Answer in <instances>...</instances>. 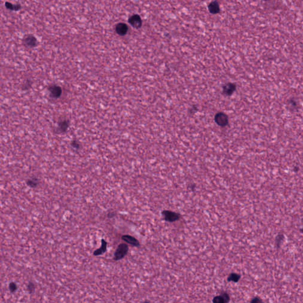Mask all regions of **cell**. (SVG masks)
<instances>
[{
  "mask_svg": "<svg viewBox=\"0 0 303 303\" xmlns=\"http://www.w3.org/2000/svg\"><path fill=\"white\" fill-rule=\"evenodd\" d=\"M129 251L128 246L125 243H121L119 245L114 253V259L115 261H118L123 259L127 253Z\"/></svg>",
  "mask_w": 303,
  "mask_h": 303,
  "instance_id": "cell-1",
  "label": "cell"
},
{
  "mask_svg": "<svg viewBox=\"0 0 303 303\" xmlns=\"http://www.w3.org/2000/svg\"><path fill=\"white\" fill-rule=\"evenodd\" d=\"M164 219L169 222H173L180 218V215L176 213L171 211H164L162 212Z\"/></svg>",
  "mask_w": 303,
  "mask_h": 303,
  "instance_id": "cell-2",
  "label": "cell"
},
{
  "mask_svg": "<svg viewBox=\"0 0 303 303\" xmlns=\"http://www.w3.org/2000/svg\"><path fill=\"white\" fill-rule=\"evenodd\" d=\"M23 43L27 47H34L37 45V39L34 36L28 34L24 37Z\"/></svg>",
  "mask_w": 303,
  "mask_h": 303,
  "instance_id": "cell-3",
  "label": "cell"
},
{
  "mask_svg": "<svg viewBox=\"0 0 303 303\" xmlns=\"http://www.w3.org/2000/svg\"><path fill=\"white\" fill-rule=\"evenodd\" d=\"M129 23L131 26L136 29H139L142 24L141 17L137 14H134L131 16L129 19Z\"/></svg>",
  "mask_w": 303,
  "mask_h": 303,
  "instance_id": "cell-4",
  "label": "cell"
},
{
  "mask_svg": "<svg viewBox=\"0 0 303 303\" xmlns=\"http://www.w3.org/2000/svg\"><path fill=\"white\" fill-rule=\"evenodd\" d=\"M215 120L216 123L221 126H225L228 123L227 116L223 113H219L217 114L215 117Z\"/></svg>",
  "mask_w": 303,
  "mask_h": 303,
  "instance_id": "cell-5",
  "label": "cell"
},
{
  "mask_svg": "<svg viewBox=\"0 0 303 303\" xmlns=\"http://www.w3.org/2000/svg\"><path fill=\"white\" fill-rule=\"evenodd\" d=\"M128 30H129V28H128L127 25L123 23H120L117 24L116 27V33L121 36H123L126 35L128 32Z\"/></svg>",
  "mask_w": 303,
  "mask_h": 303,
  "instance_id": "cell-6",
  "label": "cell"
},
{
  "mask_svg": "<svg viewBox=\"0 0 303 303\" xmlns=\"http://www.w3.org/2000/svg\"><path fill=\"white\" fill-rule=\"evenodd\" d=\"M51 96L53 98H58L62 94V89L57 85H52L49 88Z\"/></svg>",
  "mask_w": 303,
  "mask_h": 303,
  "instance_id": "cell-7",
  "label": "cell"
},
{
  "mask_svg": "<svg viewBox=\"0 0 303 303\" xmlns=\"http://www.w3.org/2000/svg\"><path fill=\"white\" fill-rule=\"evenodd\" d=\"M122 240H123L124 241H125L126 242L133 245V246H139V241L136 239L134 238V237L131 236H129V235H124L122 236L121 238Z\"/></svg>",
  "mask_w": 303,
  "mask_h": 303,
  "instance_id": "cell-8",
  "label": "cell"
},
{
  "mask_svg": "<svg viewBox=\"0 0 303 303\" xmlns=\"http://www.w3.org/2000/svg\"><path fill=\"white\" fill-rule=\"evenodd\" d=\"M107 243L106 241L104 239H102L101 248L97 249L96 251H95L93 253V255L94 256H98V255H101L103 254L104 253H105L107 251Z\"/></svg>",
  "mask_w": 303,
  "mask_h": 303,
  "instance_id": "cell-9",
  "label": "cell"
},
{
  "mask_svg": "<svg viewBox=\"0 0 303 303\" xmlns=\"http://www.w3.org/2000/svg\"><path fill=\"white\" fill-rule=\"evenodd\" d=\"M208 10L211 13L217 14L220 11L219 4L216 1H213L209 4Z\"/></svg>",
  "mask_w": 303,
  "mask_h": 303,
  "instance_id": "cell-10",
  "label": "cell"
},
{
  "mask_svg": "<svg viewBox=\"0 0 303 303\" xmlns=\"http://www.w3.org/2000/svg\"><path fill=\"white\" fill-rule=\"evenodd\" d=\"M236 87L233 84H228L223 88V93L227 95H231L235 90Z\"/></svg>",
  "mask_w": 303,
  "mask_h": 303,
  "instance_id": "cell-11",
  "label": "cell"
},
{
  "mask_svg": "<svg viewBox=\"0 0 303 303\" xmlns=\"http://www.w3.org/2000/svg\"><path fill=\"white\" fill-rule=\"evenodd\" d=\"M229 301V296L227 294H223L222 295L215 297L213 299L214 302H227Z\"/></svg>",
  "mask_w": 303,
  "mask_h": 303,
  "instance_id": "cell-12",
  "label": "cell"
},
{
  "mask_svg": "<svg viewBox=\"0 0 303 303\" xmlns=\"http://www.w3.org/2000/svg\"><path fill=\"white\" fill-rule=\"evenodd\" d=\"M69 127V123L66 120H62L61 121L58 125V129L60 131V132H64Z\"/></svg>",
  "mask_w": 303,
  "mask_h": 303,
  "instance_id": "cell-13",
  "label": "cell"
},
{
  "mask_svg": "<svg viewBox=\"0 0 303 303\" xmlns=\"http://www.w3.org/2000/svg\"><path fill=\"white\" fill-rule=\"evenodd\" d=\"M5 6H6V8L7 9H9V10H12V11H19L22 8L20 4L13 5L11 3H9V2H6V4H5Z\"/></svg>",
  "mask_w": 303,
  "mask_h": 303,
  "instance_id": "cell-14",
  "label": "cell"
},
{
  "mask_svg": "<svg viewBox=\"0 0 303 303\" xmlns=\"http://www.w3.org/2000/svg\"><path fill=\"white\" fill-rule=\"evenodd\" d=\"M27 185L31 188H35L39 184V181L36 178H32L27 181Z\"/></svg>",
  "mask_w": 303,
  "mask_h": 303,
  "instance_id": "cell-15",
  "label": "cell"
},
{
  "mask_svg": "<svg viewBox=\"0 0 303 303\" xmlns=\"http://www.w3.org/2000/svg\"><path fill=\"white\" fill-rule=\"evenodd\" d=\"M241 276L239 275L236 274H232L228 278V281H233V282H238Z\"/></svg>",
  "mask_w": 303,
  "mask_h": 303,
  "instance_id": "cell-16",
  "label": "cell"
},
{
  "mask_svg": "<svg viewBox=\"0 0 303 303\" xmlns=\"http://www.w3.org/2000/svg\"><path fill=\"white\" fill-rule=\"evenodd\" d=\"M9 289L11 292H14L17 290L18 286L16 282H11L9 284Z\"/></svg>",
  "mask_w": 303,
  "mask_h": 303,
  "instance_id": "cell-17",
  "label": "cell"
},
{
  "mask_svg": "<svg viewBox=\"0 0 303 303\" xmlns=\"http://www.w3.org/2000/svg\"><path fill=\"white\" fill-rule=\"evenodd\" d=\"M34 289H35V285H34V284L33 282H30L27 285V289L28 291H29V292L30 294H32L33 292H34Z\"/></svg>",
  "mask_w": 303,
  "mask_h": 303,
  "instance_id": "cell-18",
  "label": "cell"
},
{
  "mask_svg": "<svg viewBox=\"0 0 303 303\" xmlns=\"http://www.w3.org/2000/svg\"><path fill=\"white\" fill-rule=\"evenodd\" d=\"M72 145L74 147L77 148V149H78V148H79V147H80V144H79L77 141H74V142H73V143H72Z\"/></svg>",
  "mask_w": 303,
  "mask_h": 303,
  "instance_id": "cell-19",
  "label": "cell"
},
{
  "mask_svg": "<svg viewBox=\"0 0 303 303\" xmlns=\"http://www.w3.org/2000/svg\"><path fill=\"white\" fill-rule=\"evenodd\" d=\"M114 213H110L108 214V217H110V218H111L113 217L114 215V214H113Z\"/></svg>",
  "mask_w": 303,
  "mask_h": 303,
  "instance_id": "cell-20",
  "label": "cell"
},
{
  "mask_svg": "<svg viewBox=\"0 0 303 303\" xmlns=\"http://www.w3.org/2000/svg\"><path fill=\"white\" fill-rule=\"evenodd\" d=\"M260 301H261V300H260V299H258V298H255L254 299H253V300L252 301V302H260Z\"/></svg>",
  "mask_w": 303,
  "mask_h": 303,
  "instance_id": "cell-21",
  "label": "cell"
}]
</instances>
